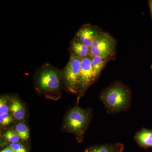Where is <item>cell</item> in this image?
Returning a JSON list of instances; mask_svg holds the SVG:
<instances>
[{
  "instance_id": "obj_5",
  "label": "cell",
  "mask_w": 152,
  "mask_h": 152,
  "mask_svg": "<svg viewBox=\"0 0 152 152\" xmlns=\"http://www.w3.org/2000/svg\"><path fill=\"white\" fill-rule=\"evenodd\" d=\"M81 61L73 56H70L69 59L65 68L61 71L63 81L70 92L78 94L80 88Z\"/></svg>"
},
{
  "instance_id": "obj_12",
  "label": "cell",
  "mask_w": 152,
  "mask_h": 152,
  "mask_svg": "<svg viewBox=\"0 0 152 152\" xmlns=\"http://www.w3.org/2000/svg\"><path fill=\"white\" fill-rule=\"evenodd\" d=\"M121 146L118 144L102 145L93 148L87 152H119L122 148Z\"/></svg>"
},
{
  "instance_id": "obj_10",
  "label": "cell",
  "mask_w": 152,
  "mask_h": 152,
  "mask_svg": "<svg viewBox=\"0 0 152 152\" xmlns=\"http://www.w3.org/2000/svg\"><path fill=\"white\" fill-rule=\"evenodd\" d=\"M115 58L113 57L102 58L100 57H94L92 60V67L96 79L98 80L100 75L106 65L112 60Z\"/></svg>"
},
{
  "instance_id": "obj_9",
  "label": "cell",
  "mask_w": 152,
  "mask_h": 152,
  "mask_svg": "<svg viewBox=\"0 0 152 152\" xmlns=\"http://www.w3.org/2000/svg\"><path fill=\"white\" fill-rule=\"evenodd\" d=\"M134 139L140 146L145 148H152V130L142 129L137 133Z\"/></svg>"
},
{
  "instance_id": "obj_20",
  "label": "cell",
  "mask_w": 152,
  "mask_h": 152,
  "mask_svg": "<svg viewBox=\"0 0 152 152\" xmlns=\"http://www.w3.org/2000/svg\"><path fill=\"white\" fill-rule=\"evenodd\" d=\"M151 67H152V66Z\"/></svg>"
},
{
  "instance_id": "obj_15",
  "label": "cell",
  "mask_w": 152,
  "mask_h": 152,
  "mask_svg": "<svg viewBox=\"0 0 152 152\" xmlns=\"http://www.w3.org/2000/svg\"><path fill=\"white\" fill-rule=\"evenodd\" d=\"M7 96H1L0 99V115L8 113L10 106H9Z\"/></svg>"
},
{
  "instance_id": "obj_2",
  "label": "cell",
  "mask_w": 152,
  "mask_h": 152,
  "mask_svg": "<svg viewBox=\"0 0 152 152\" xmlns=\"http://www.w3.org/2000/svg\"><path fill=\"white\" fill-rule=\"evenodd\" d=\"M36 80L40 91L46 94L58 93L63 81L61 70L46 63L38 71Z\"/></svg>"
},
{
  "instance_id": "obj_7",
  "label": "cell",
  "mask_w": 152,
  "mask_h": 152,
  "mask_svg": "<svg viewBox=\"0 0 152 152\" xmlns=\"http://www.w3.org/2000/svg\"><path fill=\"white\" fill-rule=\"evenodd\" d=\"M102 31V29L97 26L90 23L86 24L79 29L74 39L90 48Z\"/></svg>"
},
{
  "instance_id": "obj_11",
  "label": "cell",
  "mask_w": 152,
  "mask_h": 152,
  "mask_svg": "<svg viewBox=\"0 0 152 152\" xmlns=\"http://www.w3.org/2000/svg\"><path fill=\"white\" fill-rule=\"evenodd\" d=\"M10 110L13 116L18 120L23 119L26 115V110L20 102L16 99H13L10 104Z\"/></svg>"
},
{
  "instance_id": "obj_17",
  "label": "cell",
  "mask_w": 152,
  "mask_h": 152,
  "mask_svg": "<svg viewBox=\"0 0 152 152\" xmlns=\"http://www.w3.org/2000/svg\"><path fill=\"white\" fill-rule=\"evenodd\" d=\"M10 147L15 152H27L23 145L19 143L10 144Z\"/></svg>"
},
{
  "instance_id": "obj_4",
  "label": "cell",
  "mask_w": 152,
  "mask_h": 152,
  "mask_svg": "<svg viewBox=\"0 0 152 152\" xmlns=\"http://www.w3.org/2000/svg\"><path fill=\"white\" fill-rule=\"evenodd\" d=\"M90 119L89 111L75 107L68 113L65 121V125L70 132L80 136L86 131Z\"/></svg>"
},
{
  "instance_id": "obj_16",
  "label": "cell",
  "mask_w": 152,
  "mask_h": 152,
  "mask_svg": "<svg viewBox=\"0 0 152 152\" xmlns=\"http://www.w3.org/2000/svg\"><path fill=\"white\" fill-rule=\"evenodd\" d=\"M13 120V118L9 113L0 115V124L2 126H8L12 122Z\"/></svg>"
},
{
  "instance_id": "obj_6",
  "label": "cell",
  "mask_w": 152,
  "mask_h": 152,
  "mask_svg": "<svg viewBox=\"0 0 152 152\" xmlns=\"http://www.w3.org/2000/svg\"><path fill=\"white\" fill-rule=\"evenodd\" d=\"M92 57L89 56L81 61L80 88L78 101L86 92L87 89L97 81L92 67Z\"/></svg>"
},
{
  "instance_id": "obj_8",
  "label": "cell",
  "mask_w": 152,
  "mask_h": 152,
  "mask_svg": "<svg viewBox=\"0 0 152 152\" xmlns=\"http://www.w3.org/2000/svg\"><path fill=\"white\" fill-rule=\"evenodd\" d=\"M69 51L70 56L81 60L90 56V48L74 38L70 43Z\"/></svg>"
},
{
  "instance_id": "obj_18",
  "label": "cell",
  "mask_w": 152,
  "mask_h": 152,
  "mask_svg": "<svg viewBox=\"0 0 152 152\" xmlns=\"http://www.w3.org/2000/svg\"><path fill=\"white\" fill-rule=\"evenodd\" d=\"M1 152H15L10 147H7V148H5L4 149L1 151Z\"/></svg>"
},
{
  "instance_id": "obj_14",
  "label": "cell",
  "mask_w": 152,
  "mask_h": 152,
  "mask_svg": "<svg viewBox=\"0 0 152 152\" xmlns=\"http://www.w3.org/2000/svg\"><path fill=\"white\" fill-rule=\"evenodd\" d=\"M4 136L6 140L11 144L19 143L20 140V137L15 131L9 130L4 134Z\"/></svg>"
},
{
  "instance_id": "obj_1",
  "label": "cell",
  "mask_w": 152,
  "mask_h": 152,
  "mask_svg": "<svg viewBox=\"0 0 152 152\" xmlns=\"http://www.w3.org/2000/svg\"><path fill=\"white\" fill-rule=\"evenodd\" d=\"M100 98L107 111L111 113L126 110L130 104L129 90L119 82L114 83L104 90Z\"/></svg>"
},
{
  "instance_id": "obj_19",
  "label": "cell",
  "mask_w": 152,
  "mask_h": 152,
  "mask_svg": "<svg viewBox=\"0 0 152 152\" xmlns=\"http://www.w3.org/2000/svg\"><path fill=\"white\" fill-rule=\"evenodd\" d=\"M149 6L150 12H151V15L152 18V0L148 1Z\"/></svg>"
},
{
  "instance_id": "obj_13",
  "label": "cell",
  "mask_w": 152,
  "mask_h": 152,
  "mask_svg": "<svg viewBox=\"0 0 152 152\" xmlns=\"http://www.w3.org/2000/svg\"><path fill=\"white\" fill-rule=\"evenodd\" d=\"M15 132L23 140L27 141L29 137V131L26 124L19 123L16 126Z\"/></svg>"
},
{
  "instance_id": "obj_3",
  "label": "cell",
  "mask_w": 152,
  "mask_h": 152,
  "mask_svg": "<svg viewBox=\"0 0 152 152\" xmlns=\"http://www.w3.org/2000/svg\"><path fill=\"white\" fill-rule=\"evenodd\" d=\"M116 48V40L108 33L102 31L90 48V56L115 58Z\"/></svg>"
}]
</instances>
